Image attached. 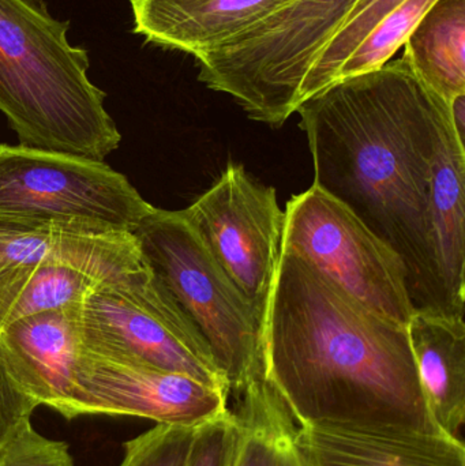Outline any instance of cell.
I'll return each instance as SVG.
<instances>
[{"mask_svg": "<svg viewBox=\"0 0 465 466\" xmlns=\"http://www.w3.org/2000/svg\"><path fill=\"white\" fill-rule=\"evenodd\" d=\"M295 114L313 185L401 258L414 311L464 314L465 147L448 104L403 56L333 82Z\"/></svg>", "mask_w": 465, "mask_h": 466, "instance_id": "6da1fadb", "label": "cell"}, {"mask_svg": "<svg viewBox=\"0 0 465 466\" xmlns=\"http://www.w3.org/2000/svg\"><path fill=\"white\" fill-rule=\"evenodd\" d=\"M198 427L156 424L123 445L125 454L119 466H187Z\"/></svg>", "mask_w": 465, "mask_h": 466, "instance_id": "44dd1931", "label": "cell"}, {"mask_svg": "<svg viewBox=\"0 0 465 466\" xmlns=\"http://www.w3.org/2000/svg\"><path fill=\"white\" fill-rule=\"evenodd\" d=\"M79 328L86 352L179 372L229 394L207 339L145 263L87 295Z\"/></svg>", "mask_w": 465, "mask_h": 466, "instance_id": "8992f818", "label": "cell"}, {"mask_svg": "<svg viewBox=\"0 0 465 466\" xmlns=\"http://www.w3.org/2000/svg\"><path fill=\"white\" fill-rule=\"evenodd\" d=\"M243 298L262 318L281 255L284 212L275 187L229 164L182 210Z\"/></svg>", "mask_w": 465, "mask_h": 466, "instance_id": "9c48e42d", "label": "cell"}, {"mask_svg": "<svg viewBox=\"0 0 465 466\" xmlns=\"http://www.w3.org/2000/svg\"><path fill=\"white\" fill-rule=\"evenodd\" d=\"M450 122L455 128L456 136L459 141L464 145L465 136V93L464 95L456 96L450 104Z\"/></svg>", "mask_w": 465, "mask_h": 466, "instance_id": "d4e9b609", "label": "cell"}, {"mask_svg": "<svg viewBox=\"0 0 465 466\" xmlns=\"http://www.w3.org/2000/svg\"><path fill=\"white\" fill-rule=\"evenodd\" d=\"M67 30L43 0H0V112L21 147L104 161L122 136Z\"/></svg>", "mask_w": 465, "mask_h": 466, "instance_id": "3957f363", "label": "cell"}, {"mask_svg": "<svg viewBox=\"0 0 465 466\" xmlns=\"http://www.w3.org/2000/svg\"><path fill=\"white\" fill-rule=\"evenodd\" d=\"M0 466H76L70 448L63 441L49 440L32 423L18 432L0 451Z\"/></svg>", "mask_w": 465, "mask_h": 466, "instance_id": "603a6c76", "label": "cell"}, {"mask_svg": "<svg viewBox=\"0 0 465 466\" xmlns=\"http://www.w3.org/2000/svg\"><path fill=\"white\" fill-rule=\"evenodd\" d=\"M37 408V402L14 377L0 348V451L32 423Z\"/></svg>", "mask_w": 465, "mask_h": 466, "instance_id": "cb8c5ba5", "label": "cell"}, {"mask_svg": "<svg viewBox=\"0 0 465 466\" xmlns=\"http://www.w3.org/2000/svg\"><path fill=\"white\" fill-rule=\"evenodd\" d=\"M104 161L0 144V216L133 232L152 210Z\"/></svg>", "mask_w": 465, "mask_h": 466, "instance_id": "ba28073f", "label": "cell"}, {"mask_svg": "<svg viewBox=\"0 0 465 466\" xmlns=\"http://www.w3.org/2000/svg\"><path fill=\"white\" fill-rule=\"evenodd\" d=\"M358 0H291L250 29L196 57L199 81L231 96L251 120L281 126L303 81Z\"/></svg>", "mask_w": 465, "mask_h": 466, "instance_id": "5b68a950", "label": "cell"}, {"mask_svg": "<svg viewBox=\"0 0 465 466\" xmlns=\"http://www.w3.org/2000/svg\"><path fill=\"white\" fill-rule=\"evenodd\" d=\"M142 262L155 273L212 350L237 399L264 377L262 318L218 265L182 210H152L133 232Z\"/></svg>", "mask_w": 465, "mask_h": 466, "instance_id": "277c9868", "label": "cell"}, {"mask_svg": "<svg viewBox=\"0 0 465 466\" xmlns=\"http://www.w3.org/2000/svg\"><path fill=\"white\" fill-rule=\"evenodd\" d=\"M235 400L240 440L232 466H308L298 446V426L264 377Z\"/></svg>", "mask_w": 465, "mask_h": 466, "instance_id": "e0dca14e", "label": "cell"}, {"mask_svg": "<svg viewBox=\"0 0 465 466\" xmlns=\"http://www.w3.org/2000/svg\"><path fill=\"white\" fill-rule=\"evenodd\" d=\"M291 0H130L136 35L164 48L201 56Z\"/></svg>", "mask_w": 465, "mask_h": 466, "instance_id": "4fadbf2b", "label": "cell"}, {"mask_svg": "<svg viewBox=\"0 0 465 466\" xmlns=\"http://www.w3.org/2000/svg\"><path fill=\"white\" fill-rule=\"evenodd\" d=\"M142 265L130 233L95 254L0 270V329L19 318L82 303L104 282Z\"/></svg>", "mask_w": 465, "mask_h": 466, "instance_id": "7c38bea8", "label": "cell"}, {"mask_svg": "<svg viewBox=\"0 0 465 466\" xmlns=\"http://www.w3.org/2000/svg\"><path fill=\"white\" fill-rule=\"evenodd\" d=\"M240 440V423L234 410L197 429L187 466H232Z\"/></svg>", "mask_w": 465, "mask_h": 466, "instance_id": "7402d4cb", "label": "cell"}, {"mask_svg": "<svg viewBox=\"0 0 465 466\" xmlns=\"http://www.w3.org/2000/svg\"><path fill=\"white\" fill-rule=\"evenodd\" d=\"M434 2L436 0H406L388 14L344 62L336 81L377 70L390 62Z\"/></svg>", "mask_w": 465, "mask_h": 466, "instance_id": "ffe728a7", "label": "cell"}, {"mask_svg": "<svg viewBox=\"0 0 465 466\" xmlns=\"http://www.w3.org/2000/svg\"><path fill=\"white\" fill-rule=\"evenodd\" d=\"M308 466H465L464 443L447 434L298 427Z\"/></svg>", "mask_w": 465, "mask_h": 466, "instance_id": "5bb4252c", "label": "cell"}, {"mask_svg": "<svg viewBox=\"0 0 465 466\" xmlns=\"http://www.w3.org/2000/svg\"><path fill=\"white\" fill-rule=\"evenodd\" d=\"M81 303L19 318L0 329V348L11 372L38 407L67 420L78 418L82 355Z\"/></svg>", "mask_w": 465, "mask_h": 466, "instance_id": "8fae6325", "label": "cell"}, {"mask_svg": "<svg viewBox=\"0 0 465 466\" xmlns=\"http://www.w3.org/2000/svg\"><path fill=\"white\" fill-rule=\"evenodd\" d=\"M407 329L429 410L445 434L458 438L465 421L464 318L414 311Z\"/></svg>", "mask_w": 465, "mask_h": 466, "instance_id": "9a60e30c", "label": "cell"}, {"mask_svg": "<svg viewBox=\"0 0 465 466\" xmlns=\"http://www.w3.org/2000/svg\"><path fill=\"white\" fill-rule=\"evenodd\" d=\"M261 358L264 380L298 427L445 434L407 326L374 314L291 252L281 251L262 315Z\"/></svg>", "mask_w": 465, "mask_h": 466, "instance_id": "7a4b0ae2", "label": "cell"}, {"mask_svg": "<svg viewBox=\"0 0 465 466\" xmlns=\"http://www.w3.org/2000/svg\"><path fill=\"white\" fill-rule=\"evenodd\" d=\"M130 233L86 224L0 216V270L37 265L55 258L95 254L119 243Z\"/></svg>", "mask_w": 465, "mask_h": 466, "instance_id": "ac0fdd59", "label": "cell"}, {"mask_svg": "<svg viewBox=\"0 0 465 466\" xmlns=\"http://www.w3.org/2000/svg\"><path fill=\"white\" fill-rule=\"evenodd\" d=\"M223 389L138 361L82 348L76 410L81 416L139 418L168 426L198 427L228 410Z\"/></svg>", "mask_w": 465, "mask_h": 466, "instance_id": "30bf717a", "label": "cell"}, {"mask_svg": "<svg viewBox=\"0 0 465 466\" xmlns=\"http://www.w3.org/2000/svg\"><path fill=\"white\" fill-rule=\"evenodd\" d=\"M418 78L450 104L465 93V0H436L404 43Z\"/></svg>", "mask_w": 465, "mask_h": 466, "instance_id": "2e32d148", "label": "cell"}, {"mask_svg": "<svg viewBox=\"0 0 465 466\" xmlns=\"http://www.w3.org/2000/svg\"><path fill=\"white\" fill-rule=\"evenodd\" d=\"M281 251L308 260L374 314L409 326L414 309L403 260L316 185L287 202Z\"/></svg>", "mask_w": 465, "mask_h": 466, "instance_id": "52a82bcc", "label": "cell"}, {"mask_svg": "<svg viewBox=\"0 0 465 466\" xmlns=\"http://www.w3.org/2000/svg\"><path fill=\"white\" fill-rule=\"evenodd\" d=\"M406 0H358L343 26L317 57L300 87V104L338 78L339 70L369 33Z\"/></svg>", "mask_w": 465, "mask_h": 466, "instance_id": "d6986e66", "label": "cell"}]
</instances>
